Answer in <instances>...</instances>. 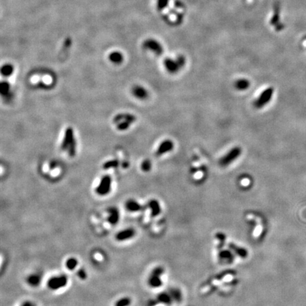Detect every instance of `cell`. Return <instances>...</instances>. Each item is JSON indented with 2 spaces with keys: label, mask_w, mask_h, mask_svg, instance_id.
<instances>
[{
  "label": "cell",
  "mask_w": 306,
  "mask_h": 306,
  "mask_svg": "<svg viewBox=\"0 0 306 306\" xmlns=\"http://www.w3.org/2000/svg\"><path fill=\"white\" fill-rule=\"evenodd\" d=\"M186 60L184 57L179 56L175 60L171 58H166L164 60V65L169 73L174 74L177 72L184 66Z\"/></svg>",
  "instance_id": "cell-1"
},
{
  "label": "cell",
  "mask_w": 306,
  "mask_h": 306,
  "mask_svg": "<svg viewBox=\"0 0 306 306\" xmlns=\"http://www.w3.org/2000/svg\"><path fill=\"white\" fill-rule=\"evenodd\" d=\"M242 149L239 147H234L230 149L226 155L220 160L219 164L221 167H227L235 161L237 158L240 156Z\"/></svg>",
  "instance_id": "cell-2"
},
{
  "label": "cell",
  "mask_w": 306,
  "mask_h": 306,
  "mask_svg": "<svg viewBox=\"0 0 306 306\" xmlns=\"http://www.w3.org/2000/svg\"><path fill=\"white\" fill-rule=\"evenodd\" d=\"M274 94V89L272 87H268L264 90L254 103V106L257 109H261L265 105L270 102Z\"/></svg>",
  "instance_id": "cell-3"
},
{
  "label": "cell",
  "mask_w": 306,
  "mask_h": 306,
  "mask_svg": "<svg viewBox=\"0 0 306 306\" xmlns=\"http://www.w3.org/2000/svg\"><path fill=\"white\" fill-rule=\"evenodd\" d=\"M67 277L65 275H59V276H52L48 281V287L50 290H56L62 288L67 284Z\"/></svg>",
  "instance_id": "cell-4"
},
{
  "label": "cell",
  "mask_w": 306,
  "mask_h": 306,
  "mask_svg": "<svg viewBox=\"0 0 306 306\" xmlns=\"http://www.w3.org/2000/svg\"><path fill=\"white\" fill-rule=\"evenodd\" d=\"M112 179L110 175H105L102 178L99 184L96 188V193L99 196L109 194L111 189Z\"/></svg>",
  "instance_id": "cell-5"
},
{
  "label": "cell",
  "mask_w": 306,
  "mask_h": 306,
  "mask_svg": "<svg viewBox=\"0 0 306 306\" xmlns=\"http://www.w3.org/2000/svg\"><path fill=\"white\" fill-rule=\"evenodd\" d=\"M163 268L162 267H157L154 268L149 278V285L153 288H158L162 286V280L161 276L163 274Z\"/></svg>",
  "instance_id": "cell-6"
},
{
  "label": "cell",
  "mask_w": 306,
  "mask_h": 306,
  "mask_svg": "<svg viewBox=\"0 0 306 306\" xmlns=\"http://www.w3.org/2000/svg\"><path fill=\"white\" fill-rule=\"evenodd\" d=\"M74 140H75V138H74L73 129L71 127H67L65 130L63 142L60 145V149L63 151H67L68 147Z\"/></svg>",
  "instance_id": "cell-7"
},
{
  "label": "cell",
  "mask_w": 306,
  "mask_h": 306,
  "mask_svg": "<svg viewBox=\"0 0 306 306\" xmlns=\"http://www.w3.org/2000/svg\"><path fill=\"white\" fill-rule=\"evenodd\" d=\"M144 47L147 49L151 50L154 53H155L157 56H160L163 52V48L162 46L160 43H158L157 41L153 40V39H148L146 41H145L143 44Z\"/></svg>",
  "instance_id": "cell-8"
},
{
  "label": "cell",
  "mask_w": 306,
  "mask_h": 306,
  "mask_svg": "<svg viewBox=\"0 0 306 306\" xmlns=\"http://www.w3.org/2000/svg\"><path fill=\"white\" fill-rule=\"evenodd\" d=\"M135 235V231L133 228H129L124 229L120 232H118L116 235V239L117 241L123 242L131 239Z\"/></svg>",
  "instance_id": "cell-9"
},
{
  "label": "cell",
  "mask_w": 306,
  "mask_h": 306,
  "mask_svg": "<svg viewBox=\"0 0 306 306\" xmlns=\"http://www.w3.org/2000/svg\"><path fill=\"white\" fill-rule=\"evenodd\" d=\"M174 143L170 140H165L159 145L156 151V155L161 156L167 153H169L174 149Z\"/></svg>",
  "instance_id": "cell-10"
},
{
  "label": "cell",
  "mask_w": 306,
  "mask_h": 306,
  "mask_svg": "<svg viewBox=\"0 0 306 306\" xmlns=\"http://www.w3.org/2000/svg\"><path fill=\"white\" fill-rule=\"evenodd\" d=\"M107 212L109 213V217L107 221L111 225H116L120 219V213L118 208L116 207H110L107 209Z\"/></svg>",
  "instance_id": "cell-11"
},
{
  "label": "cell",
  "mask_w": 306,
  "mask_h": 306,
  "mask_svg": "<svg viewBox=\"0 0 306 306\" xmlns=\"http://www.w3.org/2000/svg\"><path fill=\"white\" fill-rule=\"evenodd\" d=\"M132 93L135 97L138 99H145L148 97V92L147 91L146 89L140 85L134 86L132 89Z\"/></svg>",
  "instance_id": "cell-12"
},
{
  "label": "cell",
  "mask_w": 306,
  "mask_h": 306,
  "mask_svg": "<svg viewBox=\"0 0 306 306\" xmlns=\"http://www.w3.org/2000/svg\"><path fill=\"white\" fill-rule=\"evenodd\" d=\"M123 121H126L131 123L135 122L136 121V117L133 114L131 113H119L117 114L115 117L113 118V121L114 123L117 124V123Z\"/></svg>",
  "instance_id": "cell-13"
},
{
  "label": "cell",
  "mask_w": 306,
  "mask_h": 306,
  "mask_svg": "<svg viewBox=\"0 0 306 306\" xmlns=\"http://www.w3.org/2000/svg\"><path fill=\"white\" fill-rule=\"evenodd\" d=\"M125 208L130 212H138L143 210V206H142L138 202L133 199L128 200L125 203Z\"/></svg>",
  "instance_id": "cell-14"
},
{
  "label": "cell",
  "mask_w": 306,
  "mask_h": 306,
  "mask_svg": "<svg viewBox=\"0 0 306 306\" xmlns=\"http://www.w3.org/2000/svg\"><path fill=\"white\" fill-rule=\"evenodd\" d=\"M26 281L32 287H37L41 282V276L38 274H32L27 277Z\"/></svg>",
  "instance_id": "cell-15"
},
{
  "label": "cell",
  "mask_w": 306,
  "mask_h": 306,
  "mask_svg": "<svg viewBox=\"0 0 306 306\" xmlns=\"http://www.w3.org/2000/svg\"><path fill=\"white\" fill-rule=\"evenodd\" d=\"M148 206L151 210L152 216L155 217L157 216L158 214H160L161 209H160V203H158L157 201H156V200H151L148 203Z\"/></svg>",
  "instance_id": "cell-16"
},
{
  "label": "cell",
  "mask_w": 306,
  "mask_h": 306,
  "mask_svg": "<svg viewBox=\"0 0 306 306\" xmlns=\"http://www.w3.org/2000/svg\"><path fill=\"white\" fill-rule=\"evenodd\" d=\"M250 82L247 79H239V80H237L235 83V88L237 89L240 90V91L247 89L250 87Z\"/></svg>",
  "instance_id": "cell-17"
},
{
  "label": "cell",
  "mask_w": 306,
  "mask_h": 306,
  "mask_svg": "<svg viewBox=\"0 0 306 306\" xmlns=\"http://www.w3.org/2000/svg\"><path fill=\"white\" fill-rule=\"evenodd\" d=\"M14 71V66L11 64H6L1 68V74L4 77H9L13 74Z\"/></svg>",
  "instance_id": "cell-18"
},
{
  "label": "cell",
  "mask_w": 306,
  "mask_h": 306,
  "mask_svg": "<svg viewBox=\"0 0 306 306\" xmlns=\"http://www.w3.org/2000/svg\"><path fill=\"white\" fill-rule=\"evenodd\" d=\"M109 60L114 64H121L123 60V55L120 52H113L109 55Z\"/></svg>",
  "instance_id": "cell-19"
},
{
  "label": "cell",
  "mask_w": 306,
  "mask_h": 306,
  "mask_svg": "<svg viewBox=\"0 0 306 306\" xmlns=\"http://www.w3.org/2000/svg\"><path fill=\"white\" fill-rule=\"evenodd\" d=\"M10 84L6 81H2L0 85V94L2 96H6L9 94Z\"/></svg>",
  "instance_id": "cell-20"
},
{
  "label": "cell",
  "mask_w": 306,
  "mask_h": 306,
  "mask_svg": "<svg viewBox=\"0 0 306 306\" xmlns=\"http://www.w3.org/2000/svg\"><path fill=\"white\" fill-rule=\"evenodd\" d=\"M77 265H78L77 259L74 258V257H70V258L67 259L65 262L66 268L70 271L74 270V268L77 267Z\"/></svg>",
  "instance_id": "cell-21"
},
{
  "label": "cell",
  "mask_w": 306,
  "mask_h": 306,
  "mask_svg": "<svg viewBox=\"0 0 306 306\" xmlns=\"http://www.w3.org/2000/svg\"><path fill=\"white\" fill-rule=\"evenodd\" d=\"M230 247L232 249V250H234L235 252L237 253L239 256H240L243 258H245L247 257V251L243 248H240L239 247H237V245H234L233 243H231L230 245Z\"/></svg>",
  "instance_id": "cell-22"
},
{
  "label": "cell",
  "mask_w": 306,
  "mask_h": 306,
  "mask_svg": "<svg viewBox=\"0 0 306 306\" xmlns=\"http://www.w3.org/2000/svg\"><path fill=\"white\" fill-rule=\"evenodd\" d=\"M120 162L118 160H111L109 161H106L103 164V169H109L111 168H116V167L119 166Z\"/></svg>",
  "instance_id": "cell-23"
},
{
  "label": "cell",
  "mask_w": 306,
  "mask_h": 306,
  "mask_svg": "<svg viewBox=\"0 0 306 306\" xmlns=\"http://www.w3.org/2000/svg\"><path fill=\"white\" fill-rule=\"evenodd\" d=\"M131 123L126 121H123L118 123L116 124V128H117L118 131H126L131 126Z\"/></svg>",
  "instance_id": "cell-24"
},
{
  "label": "cell",
  "mask_w": 306,
  "mask_h": 306,
  "mask_svg": "<svg viewBox=\"0 0 306 306\" xmlns=\"http://www.w3.org/2000/svg\"><path fill=\"white\" fill-rule=\"evenodd\" d=\"M76 149H77V142L76 140H74L73 142L71 143V145H70V147H68L67 149V153L68 155H69L70 157H73L76 155Z\"/></svg>",
  "instance_id": "cell-25"
},
{
  "label": "cell",
  "mask_w": 306,
  "mask_h": 306,
  "mask_svg": "<svg viewBox=\"0 0 306 306\" xmlns=\"http://www.w3.org/2000/svg\"><path fill=\"white\" fill-rule=\"evenodd\" d=\"M131 303V299L128 298V297H123L116 303V306H129Z\"/></svg>",
  "instance_id": "cell-26"
},
{
  "label": "cell",
  "mask_w": 306,
  "mask_h": 306,
  "mask_svg": "<svg viewBox=\"0 0 306 306\" xmlns=\"http://www.w3.org/2000/svg\"><path fill=\"white\" fill-rule=\"evenodd\" d=\"M152 167V163L149 160H145L141 164V169L143 171L147 172V171H150Z\"/></svg>",
  "instance_id": "cell-27"
},
{
  "label": "cell",
  "mask_w": 306,
  "mask_h": 306,
  "mask_svg": "<svg viewBox=\"0 0 306 306\" xmlns=\"http://www.w3.org/2000/svg\"><path fill=\"white\" fill-rule=\"evenodd\" d=\"M157 301L160 303H168L170 301V298L167 293H161L157 297Z\"/></svg>",
  "instance_id": "cell-28"
},
{
  "label": "cell",
  "mask_w": 306,
  "mask_h": 306,
  "mask_svg": "<svg viewBox=\"0 0 306 306\" xmlns=\"http://www.w3.org/2000/svg\"><path fill=\"white\" fill-rule=\"evenodd\" d=\"M77 276L82 280H85L87 277V274L86 271L84 269V268H80L77 272Z\"/></svg>",
  "instance_id": "cell-29"
},
{
  "label": "cell",
  "mask_w": 306,
  "mask_h": 306,
  "mask_svg": "<svg viewBox=\"0 0 306 306\" xmlns=\"http://www.w3.org/2000/svg\"><path fill=\"white\" fill-rule=\"evenodd\" d=\"M169 0H157V6L160 10L163 9L168 4Z\"/></svg>",
  "instance_id": "cell-30"
},
{
  "label": "cell",
  "mask_w": 306,
  "mask_h": 306,
  "mask_svg": "<svg viewBox=\"0 0 306 306\" xmlns=\"http://www.w3.org/2000/svg\"><path fill=\"white\" fill-rule=\"evenodd\" d=\"M33 305H33L31 302H29V301H25V302L22 303L21 306H33Z\"/></svg>",
  "instance_id": "cell-31"
},
{
  "label": "cell",
  "mask_w": 306,
  "mask_h": 306,
  "mask_svg": "<svg viewBox=\"0 0 306 306\" xmlns=\"http://www.w3.org/2000/svg\"><path fill=\"white\" fill-rule=\"evenodd\" d=\"M33 306H35V305H33Z\"/></svg>",
  "instance_id": "cell-32"
}]
</instances>
